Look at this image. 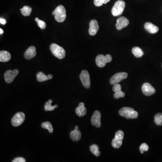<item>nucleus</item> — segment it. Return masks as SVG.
<instances>
[{"mask_svg":"<svg viewBox=\"0 0 162 162\" xmlns=\"http://www.w3.org/2000/svg\"><path fill=\"white\" fill-rule=\"evenodd\" d=\"M11 55L8 51L2 50L0 52V61L1 62H7L11 59Z\"/></svg>","mask_w":162,"mask_h":162,"instance_id":"19","label":"nucleus"},{"mask_svg":"<svg viewBox=\"0 0 162 162\" xmlns=\"http://www.w3.org/2000/svg\"><path fill=\"white\" fill-rule=\"evenodd\" d=\"M25 115L22 112H19L15 114L11 119L12 125L14 127H18L21 125L25 120Z\"/></svg>","mask_w":162,"mask_h":162,"instance_id":"9","label":"nucleus"},{"mask_svg":"<svg viewBox=\"0 0 162 162\" xmlns=\"http://www.w3.org/2000/svg\"><path fill=\"white\" fill-rule=\"evenodd\" d=\"M118 113L121 116L124 117L128 119H135L138 116V112L130 107H123L119 110Z\"/></svg>","mask_w":162,"mask_h":162,"instance_id":"1","label":"nucleus"},{"mask_svg":"<svg viewBox=\"0 0 162 162\" xmlns=\"http://www.w3.org/2000/svg\"></svg>","mask_w":162,"mask_h":162,"instance_id":"37","label":"nucleus"},{"mask_svg":"<svg viewBox=\"0 0 162 162\" xmlns=\"http://www.w3.org/2000/svg\"><path fill=\"white\" fill-rule=\"evenodd\" d=\"M35 21L37 22L38 27L42 29H44L46 28L47 25H46V23L44 21L40 20L38 18H35Z\"/></svg>","mask_w":162,"mask_h":162,"instance_id":"28","label":"nucleus"},{"mask_svg":"<svg viewBox=\"0 0 162 162\" xmlns=\"http://www.w3.org/2000/svg\"><path fill=\"white\" fill-rule=\"evenodd\" d=\"M3 30H2V29H1H1H0V34H3Z\"/></svg>","mask_w":162,"mask_h":162,"instance_id":"35","label":"nucleus"},{"mask_svg":"<svg viewBox=\"0 0 162 162\" xmlns=\"http://www.w3.org/2000/svg\"><path fill=\"white\" fill-rule=\"evenodd\" d=\"M52 103V100L51 99H50L45 104L44 108L46 111H53L54 109H55V108H58V105H55L54 106L51 105V103Z\"/></svg>","mask_w":162,"mask_h":162,"instance_id":"21","label":"nucleus"},{"mask_svg":"<svg viewBox=\"0 0 162 162\" xmlns=\"http://www.w3.org/2000/svg\"><path fill=\"white\" fill-rule=\"evenodd\" d=\"M128 76V74L125 72L117 73L111 77L109 82L111 85H114L117 83H119L124 79H126Z\"/></svg>","mask_w":162,"mask_h":162,"instance_id":"7","label":"nucleus"},{"mask_svg":"<svg viewBox=\"0 0 162 162\" xmlns=\"http://www.w3.org/2000/svg\"><path fill=\"white\" fill-rule=\"evenodd\" d=\"M122 90V87H121V85L118 84V83H117V84H115L114 85V87L113 88V90L115 92H117V91H121Z\"/></svg>","mask_w":162,"mask_h":162,"instance_id":"31","label":"nucleus"},{"mask_svg":"<svg viewBox=\"0 0 162 162\" xmlns=\"http://www.w3.org/2000/svg\"><path fill=\"white\" fill-rule=\"evenodd\" d=\"M124 135V132L122 131H117L116 132L115 138L112 142V145L114 148L118 149L121 147L122 144Z\"/></svg>","mask_w":162,"mask_h":162,"instance_id":"6","label":"nucleus"},{"mask_svg":"<svg viewBox=\"0 0 162 162\" xmlns=\"http://www.w3.org/2000/svg\"><path fill=\"white\" fill-rule=\"evenodd\" d=\"M144 28L147 32L151 34H156L159 30V28L157 26L150 22L146 23L144 24Z\"/></svg>","mask_w":162,"mask_h":162,"instance_id":"16","label":"nucleus"},{"mask_svg":"<svg viewBox=\"0 0 162 162\" xmlns=\"http://www.w3.org/2000/svg\"><path fill=\"white\" fill-rule=\"evenodd\" d=\"M142 91L146 96H150L155 93V90L149 83H144L142 86Z\"/></svg>","mask_w":162,"mask_h":162,"instance_id":"12","label":"nucleus"},{"mask_svg":"<svg viewBox=\"0 0 162 162\" xmlns=\"http://www.w3.org/2000/svg\"><path fill=\"white\" fill-rule=\"evenodd\" d=\"M76 114L80 117L84 116L87 114V109L85 106L84 103H80L78 107L76 109Z\"/></svg>","mask_w":162,"mask_h":162,"instance_id":"17","label":"nucleus"},{"mask_svg":"<svg viewBox=\"0 0 162 162\" xmlns=\"http://www.w3.org/2000/svg\"><path fill=\"white\" fill-rule=\"evenodd\" d=\"M70 137L74 142H78L81 139V137H82L81 132L78 129H75L70 133Z\"/></svg>","mask_w":162,"mask_h":162,"instance_id":"18","label":"nucleus"},{"mask_svg":"<svg viewBox=\"0 0 162 162\" xmlns=\"http://www.w3.org/2000/svg\"><path fill=\"white\" fill-rule=\"evenodd\" d=\"M79 77L83 86L86 88H89L90 86V80L88 72L86 70H82Z\"/></svg>","mask_w":162,"mask_h":162,"instance_id":"8","label":"nucleus"},{"mask_svg":"<svg viewBox=\"0 0 162 162\" xmlns=\"http://www.w3.org/2000/svg\"><path fill=\"white\" fill-rule=\"evenodd\" d=\"M99 26L98 22L95 20H92L89 23V33L91 36L95 35L99 30Z\"/></svg>","mask_w":162,"mask_h":162,"instance_id":"14","label":"nucleus"},{"mask_svg":"<svg viewBox=\"0 0 162 162\" xmlns=\"http://www.w3.org/2000/svg\"><path fill=\"white\" fill-rule=\"evenodd\" d=\"M125 7V2L122 0H119L115 3L112 8L111 12L114 16H118L122 14Z\"/></svg>","mask_w":162,"mask_h":162,"instance_id":"3","label":"nucleus"},{"mask_svg":"<svg viewBox=\"0 0 162 162\" xmlns=\"http://www.w3.org/2000/svg\"><path fill=\"white\" fill-rule=\"evenodd\" d=\"M131 51H132V53H133L134 56L136 58H141L143 55V51L139 47H134L132 48Z\"/></svg>","mask_w":162,"mask_h":162,"instance_id":"20","label":"nucleus"},{"mask_svg":"<svg viewBox=\"0 0 162 162\" xmlns=\"http://www.w3.org/2000/svg\"><path fill=\"white\" fill-rule=\"evenodd\" d=\"M90 149L91 153L96 156L98 157L100 155V152L99 150V147L98 145L96 144H92L90 147Z\"/></svg>","mask_w":162,"mask_h":162,"instance_id":"24","label":"nucleus"},{"mask_svg":"<svg viewBox=\"0 0 162 162\" xmlns=\"http://www.w3.org/2000/svg\"><path fill=\"white\" fill-rule=\"evenodd\" d=\"M101 112L98 110H96L91 117V123L92 125L96 128H100L101 126Z\"/></svg>","mask_w":162,"mask_h":162,"instance_id":"11","label":"nucleus"},{"mask_svg":"<svg viewBox=\"0 0 162 162\" xmlns=\"http://www.w3.org/2000/svg\"><path fill=\"white\" fill-rule=\"evenodd\" d=\"M0 23H1V24H3V25H5L6 23V20L5 19L1 18V19H0Z\"/></svg>","mask_w":162,"mask_h":162,"instance_id":"33","label":"nucleus"},{"mask_svg":"<svg viewBox=\"0 0 162 162\" xmlns=\"http://www.w3.org/2000/svg\"><path fill=\"white\" fill-rule=\"evenodd\" d=\"M155 123L158 126H162V114L158 113L154 117Z\"/></svg>","mask_w":162,"mask_h":162,"instance_id":"25","label":"nucleus"},{"mask_svg":"<svg viewBox=\"0 0 162 162\" xmlns=\"http://www.w3.org/2000/svg\"><path fill=\"white\" fill-rule=\"evenodd\" d=\"M36 48L34 46H31L25 51L24 57L27 60H31L36 55Z\"/></svg>","mask_w":162,"mask_h":162,"instance_id":"15","label":"nucleus"},{"mask_svg":"<svg viewBox=\"0 0 162 162\" xmlns=\"http://www.w3.org/2000/svg\"><path fill=\"white\" fill-rule=\"evenodd\" d=\"M20 10L21 11V14L23 15L24 16H28L31 15L32 9L29 6H25Z\"/></svg>","mask_w":162,"mask_h":162,"instance_id":"22","label":"nucleus"},{"mask_svg":"<svg viewBox=\"0 0 162 162\" xmlns=\"http://www.w3.org/2000/svg\"><path fill=\"white\" fill-rule=\"evenodd\" d=\"M36 79L39 82H42L49 80L47 76L45 75V74L42 72H39L37 73L36 74Z\"/></svg>","mask_w":162,"mask_h":162,"instance_id":"23","label":"nucleus"},{"mask_svg":"<svg viewBox=\"0 0 162 162\" xmlns=\"http://www.w3.org/2000/svg\"><path fill=\"white\" fill-rule=\"evenodd\" d=\"M125 96V93L121 90V91L115 92L114 95V97L115 99H118L120 98H123Z\"/></svg>","mask_w":162,"mask_h":162,"instance_id":"30","label":"nucleus"},{"mask_svg":"<svg viewBox=\"0 0 162 162\" xmlns=\"http://www.w3.org/2000/svg\"><path fill=\"white\" fill-rule=\"evenodd\" d=\"M149 149V147L148 144L145 143H143L141 144L140 147V152L142 154H143L144 151H147Z\"/></svg>","mask_w":162,"mask_h":162,"instance_id":"29","label":"nucleus"},{"mask_svg":"<svg viewBox=\"0 0 162 162\" xmlns=\"http://www.w3.org/2000/svg\"><path fill=\"white\" fill-rule=\"evenodd\" d=\"M110 1V0H94V5L96 7H101L104 4H106Z\"/></svg>","mask_w":162,"mask_h":162,"instance_id":"27","label":"nucleus"},{"mask_svg":"<svg viewBox=\"0 0 162 162\" xmlns=\"http://www.w3.org/2000/svg\"><path fill=\"white\" fill-rule=\"evenodd\" d=\"M129 24L128 20L124 17H120L117 20L116 27L118 30H121L127 27Z\"/></svg>","mask_w":162,"mask_h":162,"instance_id":"13","label":"nucleus"},{"mask_svg":"<svg viewBox=\"0 0 162 162\" xmlns=\"http://www.w3.org/2000/svg\"><path fill=\"white\" fill-rule=\"evenodd\" d=\"M50 50L53 55L59 59H63L65 57L66 52L62 47L57 44L52 43L50 45Z\"/></svg>","mask_w":162,"mask_h":162,"instance_id":"2","label":"nucleus"},{"mask_svg":"<svg viewBox=\"0 0 162 162\" xmlns=\"http://www.w3.org/2000/svg\"><path fill=\"white\" fill-rule=\"evenodd\" d=\"M75 129H78V127L77 126H76L75 127Z\"/></svg>","mask_w":162,"mask_h":162,"instance_id":"36","label":"nucleus"},{"mask_svg":"<svg viewBox=\"0 0 162 162\" xmlns=\"http://www.w3.org/2000/svg\"><path fill=\"white\" fill-rule=\"evenodd\" d=\"M42 127L43 128L47 129L49 131L50 133L53 132V128L52 124L49 122H46L42 123Z\"/></svg>","mask_w":162,"mask_h":162,"instance_id":"26","label":"nucleus"},{"mask_svg":"<svg viewBox=\"0 0 162 162\" xmlns=\"http://www.w3.org/2000/svg\"><path fill=\"white\" fill-rule=\"evenodd\" d=\"M47 76L49 79H51L53 78V75L51 74H49Z\"/></svg>","mask_w":162,"mask_h":162,"instance_id":"34","label":"nucleus"},{"mask_svg":"<svg viewBox=\"0 0 162 162\" xmlns=\"http://www.w3.org/2000/svg\"><path fill=\"white\" fill-rule=\"evenodd\" d=\"M55 12V20L59 23L63 22L66 18V9L62 5L57 7L54 10Z\"/></svg>","mask_w":162,"mask_h":162,"instance_id":"4","label":"nucleus"},{"mask_svg":"<svg viewBox=\"0 0 162 162\" xmlns=\"http://www.w3.org/2000/svg\"><path fill=\"white\" fill-rule=\"evenodd\" d=\"M18 74L19 70L16 69L14 70H8L6 71L4 74V78L6 82L8 83L12 82Z\"/></svg>","mask_w":162,"mask_h":162,"instance_id":"10","label":"nucleus"},{"mask_svg":"<svg viewBox=\"0 0 162 162\" xmlns=\"http://www.w3.org/2000/svg\"><path fill=\"white\" fill-rule=\"evenodd\" d=\"M26 162V160L25 158L23 157H18L15 158L12 161V162Z\"/></svg>","mask_w":162,"mask_h":162,"instance_id":"32","label":"nucleus"},{"mask_svg":"<svg viewBox=\"0 0 162 162\" xmlns=\"http://www.w3.org/2000/svg\"><path fill=\"white\" fill-rule=\"evenodd\" d=\"M112 57L109 54H107L106 55L100 54L97 55L96 59V65L100 68L104 67L107 63L112 61Z\"/></svg>","mask_w":162,"mask_h":162,"instance_id":"5","label":"nucleus"}]
</instances>
